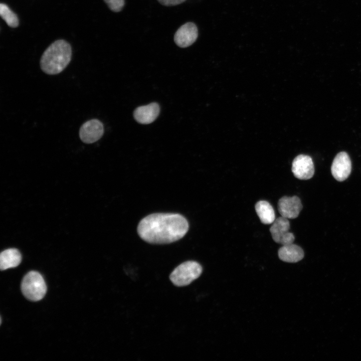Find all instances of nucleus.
Returning a JSON list of instances; mask_svg holds the SVG:
<instances>
[{
  "instance_id": "obj_1",
  "label": "nucleus",
  "mask_w": 361,
  "mask_h": 361,
  "mask_svg": "<svg viewBox=\"0 0 361 361\" xmlns=\"http://www.w3.org/2000/svg\"><path fill=\"white\" fill-rule=\"evenodd\" d=\"M189 230L185 218L178 214L154 213L138 224L137 232L144 241L153 244H168L182 238Z\"/></svg>"
},
{
  "instance_id": "obj_2",
  "label": "nucleus",
  "mask_w": 361,
  "mask_h": 361,
  "mask_svg": "<svg viewBox=\"0 0 361 361\" xmlns=\"http://www.w3.org/2000/svg\"><path fill=\"white\" fill-rule=\"evenodd\" d=\"M71 58L72 49L70 44L64 40H58L44 51L40 59V67L45 73L56 75L66 68Z\"/></svg>"
},
{
  "instance_id": "obj_3",
  "label": "nucleus",
  "mask_w": 361,
  "mask_h": 361,
  "mask_svg": "<svg viewBox=\"0 0 361 361\" xmlns=\"http://www.w3.org/2000/svg\"><path fill=\"white\" fill-rule=\"evenodd\" d=\"M21 290L27 299L36 301L44 297L47 291V286L42 276L38 272L32 271L28 273L23 278Z\"/></svg>"
},
{
  "instance_id": "obj_4",
  "label": "nucleus",
  "mask_w": 361,
  "mask_h": 361,
  "mask_svg": "<svg viewBox=\"0 0 361 361\" xmlns=\"http://www.w3.org/2000/svg\"><path fill=\"white\" fill-rule=\"evenodd\" d=\"M202 271V267L199 263L188 261L176 267L170 275L169 278L176 286H187L197 279Z\"/></svg>"
},
{
  "instance_id": "obj_5",
  "label": "nucleus",
  "mask_w": 361,
  "mask_h": 361,
  "mask_svg": "<svg viewBox=\"0 0 361 361\" xmlns=\"http://www.w3.org/2000/svg\"><path fill=\"white\" fill-rule=\"evenodd\" d=\"M290 224L288 219L280 217L275 220L270 228L273 240L282 245L293 243L294 235L289 232Z\"/></svg>"
},
{
  "instance_id": "obj_6",
  "label": "nucleus",
  "mask_w": 361,
  "mask_h": 361,
  "mask_svg": "<svg viewBox=\"0 0 361 361\" xmlns=\"http://www.w3.org/2000/svg\"><path fill=\"white\" fill-rule=\"evenodd\" d=\"M79 133L80 139L84 143H94L100 139L104 134L103 123L97 119L88 120L80 127Z\"/></svg>"
},
{
  "instance_id": "obj_7",
  "label": "nucleus",
  "mask_w": 361,
  "mask_h": 361,
  "mask_svg": "<svg viewBox=\"0 0 361 361\" xmlns=\"http://www.w3.org/2000/svg\"><path fill=\"white\" fill-rule=\"evenodd\" d=\"M292 171L294 176L299 179L311 178L314 173V167L311 157L308 155L300 154L293 160Z\"/></svg>"
},
{
  "instance_id": "obj_8",
  "label": "nucleus",
  "mask_w": 361,
  "mask_h": 361,
  "mask_svg": "<svg viewBox=\"0 0 361 361\" xmlns=\"http://www.w3.org/2000/svg\"><path fill=\"white\" fill-rule=\"evenodd\" d=\"M351 162L348 154L341 151L334 157L331 167V171L334 178L339 181L345 180L350 174Z\"/></svg>"
},
{
  "instance_id": "obj_9",
  "label": "nucleus",
  "mask_w": 361,
  "mask_h": 361,
  "mask_svg": "<svg viewBox=\"0 0 361 361\" xmlns=\"http://www.w3.org/2000/svg\"><path fill=\"white\" fill-rule=\"evenodd\" d=\"M198 31L196 25L192 22L182 25L176 31L174 41L177 46L186 48L192 45L197 40Z\"/></svg>"
},
{
  "instance_id": "obj_10",
  "label": "nucleus",
  "mask_w": 361,
  "mask_h": 361,
  "mask_svg": "<svg viewBox=\"0 0 361 361\" xmlns=\"http://www.w3.org/2000/svg\"><path fill=\"white\" fill-rule=\"evenodd\" d=\"M302 209L300 199L297 196H284L278 202V209L282 217L287 219L297 218Z\"/></svg>"
},
{
  "instance_id": "obj_11",
  "label": "nucleus",
  "mask_w": 361,
  "mask_h": 361,
  "mask_svg": "<svg viewBox=\"0 0 361 361\" xmlns=\"http://www.w3.org/2000/svg\"><path fill=\"white\" fill-rule=\"evenodd\" d=\"M160 107L155 102L141 106L135 109L134 118L139 123L147 124L153 122L159 115Z\"/></svg>"
},
{
  "instance_id": "obj_12",
  "label": "nucleus",
  "mask_w": 361,
  "mask_h": 361,
  "mask_svg": "<svg viewBox=\"0 0 361 361\" xmlns=\"http://www.w3.org/2000/svg\"><path fill=\"white\" fill-rule=\"evenodd\" d=\"M280 260L289 263H296L303 259L304 252L299 246L293 243L283 245L278 250Z\"/></svg>"
},
{
  "instance_id": "obj_13",
  "label": "nucleus",
  "mask_w": 361,
  "mask_h": 361,
  "mask_svg": "<svg viewBox=\"0 0 361 361\" xmlns=\"http://www.w3.org/2000/svg\"><path fill=\"white\" fill-rule=\"evenodd\" d=\"M22 256L18 250L8 249L3 251L0 255V268L4 270L18 266L21 263Z\"/></svg>"
},
{
  "instance_id": "obj_14",
  "label": "nucleus",
  "mask_w": 361,
  "mask_h": 361,
  "mask_svg": "<svg viewBox=\"0 0 361 361\" xmlns=\"http://www.w3.org/2000/svg\"><path fill=\"white\" fill-rule=\"evenodd\" d=\"M255 210L261 222L264 224H272L275 220L274 210L269 203L260 201L255 205Z\"/></svg>"
},
{
  "instance_id": "obj_15",
  "label": "nucleus",
  "mask_w": 361,
  "mask_h": 361,
  "mask_svg": "<svg viewBox=\"0 0 361 361\" xmlns=\"http://www.w3.org/2000/svg\"><path fill=\"white\" fill-rule=\"evenodd\" d=\"M0 15L10 27L16 28L19 25V19L9 7L5 4H0Z\"/></svg>"
},
{
  "instance_id": "obj_16",
  "label": "nucleus",
  "mask_w": 361,
  "mask_h": 361,
  "mask_svg": "<svg viewBox=\"0 0 361 361\" xmlns=\"http://www.w3.org/2000/svg\"><path fill=\"white\" fill-rule=\"evenodd\" d=\"M110 9L114 12H118L122 10L124 6V0H104Z\"/></svg>"
},
{
  "instance_id": "obj_17",
  "label": "nucleus",
  "mask_w": 361,
  "mask_h": 361,
  "mask_svg": "<svg viewBox=\"0 0 361 361\" xmlns=\"http://www.w3.org/2000/svg\"><path fill=\"white\" fill-rule=\"evenodd\" d=\"M161 5L165 6H173L180 4L186 0H157Z\"/></svg>"
}]
</instances>
